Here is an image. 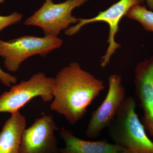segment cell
Segmentation results:
<instances>
[{"label":"cell","instance_id":"6da1fadb","mask_svg":"<svg viewBox=\"0 0 153 153\" xmlns=\"http://www.w3.org/2000/svg\"><path fill=\"white\" fill-rule=\"evenodd\" d=\"M103 81L77 62L62 68L54 78L50 108L74 125L85 116L88 106L104 89Z\"/></svg>","mask_w":153,"mask_h":153},{"label":"cell","instance_id":"7a4b0ae2","mask_svg":"<svg viewBox=\"0 0 153 153\" xmlns=\"http://www.w3.org/2000/svg\"><path fill=\"white\" fill-rule=\"evenodd\" d=\"M136 107L134 98L127 97L106 128L108 135L114 143L134 153H153V142L147 135Z\"/></svg>","mask_w":153,"mask_h":153},{"label":"cell","instance_id":"3957f363","mask_svg":"<svg viewBox=\"0 0 153 153\" xmlns=\"http://www.w3.org/2000/svg\"><path fill=\"white\" fill-rule=\"evenodd\" d=\"M63 44V40L58 37L45 36H24L7 41L0 39V56L4 59L6 68L16 72L26 59L35 55L46 57Z\"/></svg>","mask_w":153,"mask_h":153},{"label":"cell","instance_id":"277c9868","mask_svg":"<svg viewBox=\"0 0 153 153\" xmlns=\"http://www.w3.org/2000/svg\"><path fill=\"white\" fill-rule=\"evenodd\" d=\"M54 78L47 77L39 72L27 80H22L12 86L9 91L0 95V113H14L26 105L31 100L40 97L45 102L53 99L52 91Z\"/></svg>","mask_w":153,"mask_h":153},{"label":"cell","instance_id":"5b68a950","mask_svg":"<svg viewBox=\"0 0 153 153\" xmlns=\"http://www.w3.org/2000/svg\"><path fill=\"white\" fill-rule=\"evenodd\" d=\"M88 1L66 0L55 4L52 0H46L39 10L25 20L24 25L39 27L45 36L58 37L61 31L78 22V19L72 16V11Z\"/></svg>","mask_w":153,"mask_h":153},{"label":"cell","instance_id":"8992f818","mask_svg":"<svg viewBox=\"0 0 153 153\" xmlns=\"http://www.w3.org/2000/svg\"><path fill=\"white\" fill-rule=\"evenodd\" d=\"M140 0H119L105 11L100 12L96 16L90 19H78V22L74 26L65 30V34L72 36L78 33L85 25L97 22H104L109 27L106 52L101 57L100 66L106 67L110 61L111 56L120 48V45L116 41L115 37L119 28L121 20L134 6L140 4Z\"/></svg>","mask_w":153,"mask_h":153},{"label":"cell","instance_id":"52a82bcc","mask_svg":"<svg viewBox=\"0 0 153 153\" xmlns=\"http://www.w3.org/2000/svg\"><path fill=\"white\" fill-rule=\"evenodd\" d=\"M108 88L101 104L91 113L85 134L90 139H96L114 119L126 98L125 88L120 75L113 74L108 78Z\"/></svg>","mask_w":153,"mask_h":153},{"label":"cell","instance_id":"ba28073f","mask_svg":"<svg viewBox=\"0 0 153 153\" xmlns=\"http://www.w3.org/2000/svg\"><path fill=\"white\" fill-rule=\"evenodd\" d=\"M58 130L51 115L36 119L22 136L20 153H58L60 152L55 135Z\"/></svg>","mask_w":153,"mask_h":153},{"label":"cell","instance_id":"9c48e42d","mask_svg":"<svg viewBox=\"0 0 153 153\" xmlns=\"http://www.w3.org/2000/svg\"><path fill=\"white\" fill-rule=\"evenodd\" d=\"M134 85L136 94L143 111L142 123L153 137V56L137 64Z\"/></svg>","mask_w":153,"mask_h":153},{"label":"cell","instance_id":"30bf717a","mask_svg":"<svg viewBox=\"0 0 153 153\" xmlns=\"http://www.w3.org/2000/svg\"><path fill=\"white\" fill-rule=\"evenodd\" d=\"M60 137L65 144L60 149L61 153H134L117 144L111 143L106 139L91 141L74 135L70 130L62 128L59 131Z\"/></svg>","mask_w":153,"mask_h":153},{"label":"cell","instance_id":"8fae6325","mask_svg":"<svg viewBox=\"0 0 153 153\" xmlns=\"http://www.w3.org/2000/svg\"><path fill=\"white\" fill-rule=\"evenodd\" d=\"M27 120L20 111L12 114L0 132V153H20Z\"/></svg>","mask_w":153,"mask_h":153},{"label":"cell","instance_id":"7c38bea8","mask_svg":"<svg viewBox=\"0 0 153 153\" xmlns=\"http://www.w3.org/2000/svg\"><path fill=\"white\" fill-rule=\"evenodd\" d=\"M125 16L139 22L147 31L153 32V11L148 10L145 6L140 4L134 6Z\"/></svg>","mask_w":153,"mask_h":153},{"label":"cell","instance_id":"4fadbf2b","mask_svg":"<svg viewBox=\"0 0 153 153\" xmlns=\"http://www.w3.org/2000/svg\"><path fill=\"white\" fill-rule=\"evenodd\" d=\"M23 15L16 12L7 16H0V32L5 28L18 24L22 21Z\"/></svg>","mask_w":153,"mask_h":153},{"label":"cell","instance_id":"5bb4252c","mask_svg":"<svg viewBox=\"0 0 153 153\" xmlns=\"http://www.w3.org/2000/svg\"><path fill=\"white\" fill-rule=\"evenodd\" d=\"M0 81L3 85L10 87L17 84L18 79L16 76L3 71L0 67Z\"/></svg>","mask_w":153,"mask_h":153},{"label":"cell","instance_id":"9a60e30c","mask_svg":"<svg viewBox=\"0 0 153 153\" xmlns=\"http://www.w3.org/2000/svg\"><path fill=\"white\" fill-rule=\"evenodd\" d=\"M141 2L145 1L150 10L153 11V0H140Z\"/></svg>","mask_w":153,"mask_h":153},{"label":"cell","instance_id":"2e32d148","mask_svg":"<svg viewBox=\"0 0 153 153\" xmlns=\"http://www.w3.org/2000/svg\"><path fill=\"white\" fill-rule=\"evenodd\" d=\"M6 0H0V4H3L5 1Z\"/></svg>","mask_w":153,"mask_h":153},{"label":"cell","instance_id":"e0dca14e","mask_svg":"<svg viewBox=\"0 0 153 153\" xmlns=\"http://www.w3.org/2000/svg\"><path fill=\"white\" fill-rule=\"evenodd\" d=\"M60 153V152H59V153Z\"/></svg>","mask_w":153,"mask_h":153},{"label":"cell","instance_id":"ac0fdd59","mask_svg":"<svg viewBox=\"0 0 153 153\" xmlns=\"http://www.w3.org/2000/svg\"><path fill=\"white\" fill-rule=\"evenodd\" d=\"M114 1H117V0H114Z\"/></svg>","mask_w":153,"mask_h":153}]
</instances>
